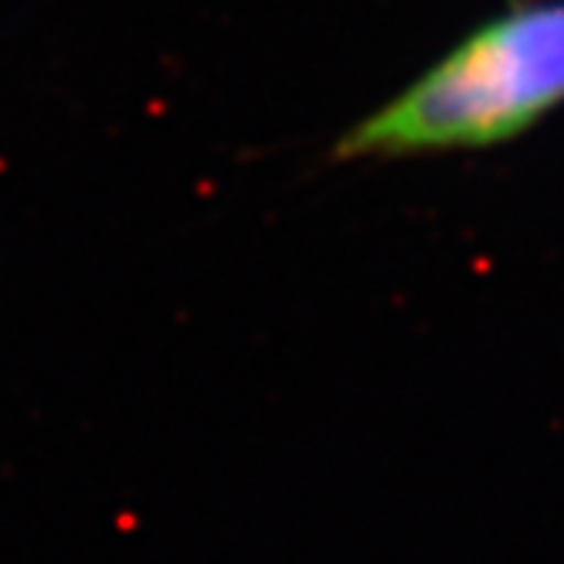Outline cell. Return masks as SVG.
Returning <instances> with one entry per match:
<instances>
[{
	"label": "cell",
	"mask_w": 564,
	"mask_h": 564,
	"mask_svg": "<svg viewBox=\"0 0 564 564\" xmlns=\"http://www.w3.org/2000/svg\"><path fill=\"white\" fill-rule=\"evenodd\" d=\"M564 106V0H510L330 147V164L507 147Z\"/></svg>",
	"instance_id": "6da1fadb"
}]
</instances>
